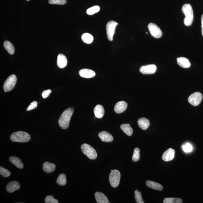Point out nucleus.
<instances>
[{
  "mask_svg": "<svg viewBox=\"0 0 203 203\" xmlns=\"http://www.w3.org/2000/svg\"><path fill=\"white\" fill-rule=\"evenodd\" d=\"M73 112V108L70 107L64 111L61 115L59 119L58 123L59 126L62 129L66 130L68 128Z\"/></svg>",
  "mask_w": 203,
  "mask_h": 203,
  "instance_id": "obj_1",
  "label": "nucleus"
},
{
  "mask_svg": "<svg viewBox=\"0 0 203 203\" xmlns=\"http://www.w3.org/2000/svg\"><path fill=\"white\" fill-rule=\"evenodd\" d=\"M182 10L183 14L185 16L184 21L185 25L190 26L192 24L194 18L192 6L190 4H185L182 6Z\"/></svg>",
  "mask_w": 203,
  "mask_h": 203,
  "instance_id": "obj_2",
  "label": "nucleus"
},
{
  "mask_svg": "<svg viewBox=\"0 0 203 203\" xmlns=\"http://www.w3.org/2000/svg\"><path fill=\"white\" fill-rule=\"evenodd\" d=\"M10 139L11 141L15 142L25 143L30 140L31 137L26 132L17 131L11 134Z\"/></svg>",
  "mask_w": 203,
  "mask_h": 203,
  "instance_id": "obj_3",
  "label": "nucleus"
},
{
  "mask_svg": "<svg viewBox=\"0 0 203 203\" xmlns=\"http://www.w3.org/2000/svg\"><path fill=\"white\" fill-rule=\"evenodd\" d=\"M81 149L82 152L90 160H95L97 157V153L95 150L87 144H83L81 146Z\"/></svg>",
  "mask_w": 203,
  "mask_h": 203,
  "instance_id": "obj_4",
  "label": "nucleus"
},
{
  "mask_svg": "<svg viewBox=\"0 0 203 203\" xmlns=\"http://www.w3.org/2000/svg\"><path fill=\"white\" fill-rule=\"evenodd\" d=\"M121 175L120 171L115 169L111 171L109 175V181L111 185L113 188H116L119 184Z\"/></svg>",
  "mask_w": 203,
  "mask_h": 203,
  "instance_id": "obj_5",
  "label": "nucleus"
},
{
  "mask_svg": "<svg viewBox=\"0 0 203 203\" xmlns=\"http://www.w3.org/2000/svg\"><path fill=\"white\" fill-rule=\"evenodd\" d=\"M17 81V77L14 74L8 77L4 82V91L7 92L12 90L16 85Z\"/></svg>",
  "mask_w": 203,
  "mask_h": 203,
  "instance_id": "obj_6",
  "label": "nucleus"
},
{
  "mask_svg": "<svg viewBox=\"0 0 203 203\" xmlns=\"http://www.w3.org/2000/svg\"><path fill=\"white\" fill-rule=\"evenodd\" d=\"M118 24V23L114 21H110L107 23L106 26L107 36L110 41L113 40L115 28Z\"/></svg>",
  "mask_w": 203,
  "mask_h": 203,
  "instance_id": "obj_7",
  "label": "nucleus"
},
{
  "mask_svg": "<svg viewBox=\"0 0 203 203\" xmlns=\"http://www.w3.org/2000/svg\"><path fill=\"white\" fill-rule=\"evenodd\" d=\"M148 28L150 34L155 38H160L162 36V32L160 28L154 23H150L148 24Z\"/></svg>",
  "mask_w": 203,
  "mask_h": 203,
  "instance_id": "obj_8",
  "label": "nucleus"
},
{
  "mask_svg": "<svg viewBox=\"0 0 203 203\" xmlns=\"http://www.w3.org/2000/svg\"><path fill=\"white\" fill-rule=\"evenodd\" d=\"M202 94L199 92H196L191 94L188 98V101L191 105L197 106L201 103L202 100Z\"/></svg>",
  "mask_w": 203,
  "mask_h": 203,
  "instance_id": "obj_9",
  "label": "nucleus"
},
{
  "mask_svg": "<svg viewBox=\"0 0 203 203\" xmlns=\"http://www.w3.org/2000/svg\"><path fill=\"white\" fill-rule=\"evenodd\" d=\"M156 70V66L155 64L143 66L140 69V71L144 75H150L154 73Z\"/></svg>",
  "mask_w": 203,
  "mask_h": 203,
  "instance_id": "obj_10",
  "label": "nucleus"
},
{
  "mask_svg": "<svg viewBox=\"0 0 203 203\" xmlns=\"http://www.w3.org/2000/svg\"><path fill=\"white\" fill-rule=\"evenodd\" d=\"M175 151L172 148H170L163 153L162 158L163 161L167 162L172 160L175 156Z\"/></svg>",
  "mask_w": 203,
  "mask_h": 203,
  "instance_id": "obj_11",
  "label": "nucleus"
},
{
  "mask_svg": "<svg viewBox=\"0 0 203 203\" xmlns=\"http://www.w3.org/2000/svg\"><path fill=\"white\" fill-rule=\"evenodd\" d=\"M128 104L123 101H119L115 104L114 110L115 113L120 114L123 113L126 110Z\"/></svg>",
  "mask_w": 203,
  "mask_h": 203,
  "instance_id": "obj_12",
  "label": "nucleus"
},
{
  "mask_svg": "<svg viewBox=\"0 0 203 203\" xmlns=\"http://www.w3.org/2000/svg\"><path fill=\"white\" fill-rule=\"evenodd\" d=\"M79 74L81 77L86 78H92L96 75L95 72L94 71L87 69H82L80 70Z\"/></svg>",
  "mask_w": 203,
  "mask_h": 203,
  "instance_id": "obj_13",
  "label": "nucleus"
},
{
  "mask_svg": "<svg viewBox=\"0 0 203 203\" xmlns=\"http://www.w3.org/2000/svg\"><path fill=\"white\" fill-rule=\"evenodd\" d=\"M20 188V185L17 181H11L6 186V190L9 193H12L19 190Z\"/></svg>",
  "mask_w": 203,
  "mask_h": 203,
  "instance_id": "obj_14",
  "label": "nucleus"
},
{
  "mask_svg": "<svg viewBox=\"0 0 203 203\" xmlns=\"http://www.w3.org/2000/svg\"><path fill=\"white\" fill-rule=\"evenodd\" d=\"M98 136L102 141L105 142H111L113 140V136L108 132L103 131L99 133Z\"/></svg>",
  "mask_w": 203,
  "mask_h": 203,
  "instance_id": "obj_15",
  "label": "nucleus"
},
{
  "mask_svg": "<svg viewBox=\"0 0 203 203\" xmlns=\"http://www.w3.org/2000/svg\"><path fill=\"white\" fill-rule=\"evenodd\" d=\"M67 60L66 56L62 54H59L58 56L57 65L60 68L62 69L66 66Z\"/></svg>",
  "mask_w": 203,
  "mask_h": 203,
  "instance_id": "obj_16",
  "label": "nucleus"
},
{
  "mask_svg": "<svg viewBox=\"0 0 203 203\" xmlns=\"http://www.w3.org/2000/svg\"><path fill=\"white\" fill-rule=\"evenodd\" d=\"M94 113L96 118H102L105 113L104 109L102 105H97L94 108Z\"/></svg>",
  "mask_w": 203,
  "mask_h": 203,
  "instance_id": "obj_17",
  "label": "nucleus"
},
{
  "mask_svg": "<svg viewBox=\"0 0 203 203\" xmlns=\"http://www.w3.org/2000/svg\"><path fill=\"white\" fill-rule=\"evenodd\" d=\"M95 197L97 203H108V198L103 193L96 192L95 194Z\"/></svg>",
  "mask_w": 203,
  "mask_h": 203,
  "instance_id": "obj_18",
  "label": "nucleus"
},
{
  "mask_svg": "<svg viewBox=\"0 0 203 203\" xmlns=\"http://www.w3.org/2000/svg\"><path fill=\"white\" fill-rule=\"evenodd\" d=\"M43 169L44 171L49 174L55 171L56 166L53 163L46 162L43 164Z\"/></svg>",
  "mask_w": 203,
  "mask_h": 203,
  "instance_id": "obj_19",
  "label": "nucleus"
},
{
  "mask_svg": "<svg viewBox=\"0 0 203 203\" xmlns=\"http://www.w3.org/2000/svg\"><path fill=\"white\" fill-rule=\"evenodd\" d=\"M177 63L179 66L184 68L190 67L191 64L189 59L185 57H179L177 58Z\"/></svg>",
  "mask_w": 203,
  "mask_h": 203,
  "instance_id": "obj_20",
  "label": "nucleus"
},
{
  "mask_svg": "<svg viewBox=\"0 0 203 203\" xmlns=\"http://www.w3.org/2000/svg\"><path fill=\"white\" fill-rule=\"evenodd\" d=\"M138 124L142 130H145L147 129L149 127L150 123L147 118H142L138 120Z\"/></svg>",
  "mask_w": 203,
  "mask_h": 203,
  "instance_id": "obj_21",
  "label": "nucleus"
},
{
  "mask_svg": "<svg viewBox=\"0 0 203 203\" xmlns=\"http://www.w3.org/2000/svg\"><path fill=\"white\" fill-rule=\"evenodd\" d=\"M146 185L148 187L156 190L161 191L163 189V186L161 184L152 181H146Z\"/></svg>",
  "mask_w": 203,
  "mask_h": 203,
  "instance_id": "obj_22",
  "label": "nucleus"
},
{
  "mask_svg": "<svg viewBox=\"0 0 203 203\" xmlns=\"http://www.w3.org/2000/svg\"><path fill=\"white\" fill-rule=\"evenodd\" d=\"M9 161L15 166L16 167L20 169H22L24 168V164L19 158L17 157L12 156L10 157L9 159Z\"/></svg>",
  "mask_w": 203,
  "mask_h": 203,
  "instance_id": "obj_23",
  "label": "nucleus"
},
{
  "mask_svg": "<svg viewBox=\"0 0 203 203\" xmlns=\"http://www.w3.org/2000/svg\"><path fill=\"white\" fill-rule=\"evenodd\" d=\"M120 128L124 133L129 136H131L133 134V131L129 124H123L120 126Z\"/></svg>",
  "mask_w": 203,
  "mask_h": 203,
  "instance_id": "obj_24",
  "label": "nucleus"
},
{
  "mask_svg": "<svg viewBox=\"0 0 203 203\" xmlns=\"http://www.w3.org/2000/svg\"><path fill=\"white\" fill-rule=\"evenodd\" d=\"M4 46L5 49L7 51L9 54L11 55H13V54H14L15 49L12 43L9 41H6L4 42Z\"/></svg>",
  "mask_w": 203,
  "mask_h": 203,
  "instance_id": "obj_25",
  "label": "nucleus"
},
{
  "mask_svg": "<svg viewBox=\"0 0 203 203\" xmlns=\"http://www.w3.org/2000/svg\"><path fill=\"white\" fill-rule=\"evenodd\" d=\"M81 39L84 43L87 44H90L93 41V36L89 33H85L82 35Z\"/></svg>",
  "mask_w": 203,
  "mask_h": 203,
  "instance_id": "obj_26",
  "label": "nucleus"
},
{
  "mask_svg": "<svg viewBox=\"0 0 203 203\" xmlns=\"http://www.w3.org/2000/svg\"><path fill=\"white\" fill-rule=\"evenodd\" d=\"M57 184L60 186H65L67 183L66 177L64 174H61L58 176L57 181Z\"/></svg>",
  "mask_w": 203,
  "mask_h": 203,
  "instance_id": "obj_27",
  "label": "nucleus"
},
{
  "mask_svg": "<svg viewBox=\"0 0 203 203\" xmlns=\"http://www.w3.org/2000/svg\"><path fill=\"white\" fill-rule=\"evenodd\" d=\"M164 203H182V200L179 198H166L163 201Z\"/></svg>",
  "mask_w": 203,
  "mask_h": 203,
  "instance_id": "obj_28",
  "label": "nucleus"
},
{
  "mask_svg": "<svg viewBox=\"0 0 203 203\" xmlns=\"http://www.w3.org/2000/svg\"><path fill=\"white\" fill-rule=\"evenodd\" d=\"M140 158V150L139 148H136L134 149L132 158V160L134 162L139 161Z\"/></svg>",
  "mask_w": 203,
  "mask_h": 203,
  "instance_id": "obj_29",
  "label": "nucleus"
},
{
  "mask_svg": "<svg viewBox=\"0 0 203 203\" xmlns=\"http://www.w3.org/2000/svg\"><path fill=\"white\" fill-rule=\"evenodd\" d=\"M100 6H94L93 7L89 8V9H87V13L89 15H92L100 11Z\"/></svg>",
  "mask_w": 203,
  "mask_h": 203,
  "instance_id": "obj_30",
  "label": "nucleus"
},
{
  "mask_svg": "<svg viewBox=\"0 0 203 203\" xmlns=\"http://www.w3.org/2000/svg\"><path fill=\"white\" fill-rule=\"evenodd\" d=\"M135 198L136 202L137 203H144L141 195V192L137 190L134 192Z\"/></svg>",
  "mask_w": 203,
  "mask_h": 203,
  "instance_id": "obj_31",
  "label": "nucleus"
},
{
  "mask_svg": "<svg viewBox=\"0 0 203 203\" xmlns=\"http://www.w3.org/2000/svg\"><path fill=\"white\" fill-rule=\"evenodd\" d=\"M0 174L4 178L9 177L11 175V173L8 170L2 167H0Z\"/></svg>",
  "mask_w": 203,
  "mask_h": 203,
  "instance_id": "obj_32",
  "label": "nucleus"
},
{
  "mask_svg": "<svg viewBox=\"0 0 203 203\" xmlns=\"http://www.w3.org/2000/svg\"><path fill=\"white\" fill-rule=\"evenodd\" d=\"M67 2L66 0H49V4H57L64 5Z\"/></svg>",
  "mask_w": 203,
  "mask_h": 203,
  "instance_id": "obj_33",
  "label": "nucleus"
},
{
  "mask_svg": "<svg viewBox=\"0 0 203 203\" xmlns=\"http://www.w3.org/2000/svg\"><path fill=\"white\" fill-rule=\"evenodd\" d=\"M182 147L183 151L186 153L191 152L193 149L192 145L189 143H186V144L183 145Z\"/></svg>",
  "mask_w": 203,
  "mask_h": 203,
  "instance_id": "obj_34",
  "label": "nucleus"
},
{
  "mask_svg": "<svg viewBox=\"0 0 203 203\" xmlns=\"http://www.w3.org/2000/svg\"><path fill=\"white\" fill-rule=\"evenodd\" d=\"M46 203H58V201L57 200L54 199L52 196H48L45 199Z\"/></svg>",
  "mask_w": 203,
  "mask_h": 203,
  "instance_id": "obj_35",
  "label": "nucleus"
},
{
  "mask_svg": "<svg viewBox=\"0 0 203 203\" xmlns=\"http://www.w3.org/2000/svg\"><path fill=\"white\" fill-rule=\"evenodd\" d=\"M37 102L36 101H34L30 104V105L28 107L26 110H27V111H29L34 110V109L37 108Z\"/></svg>",
  "mask_w": 203,
  "mask_h": 203,
  "instance_id": "obj_36",
  "label": "nucleus"
},
{
  "mask_svg": "<svg viewBox=\"0 0 203 203\" xmlns=\"http://www.w3.org/2000/svg\"><path fill=\"white\" fill-rule=\"evenodd\" d=\"M51 93V90L50 89L43 91L42 93V96L44 99L47 98Z\"/></svg>",
  "mask_w": 203,
  "mask_h": 203,
  "instance_id": "obj_37",
  "label": "nucleus"
},
{
  "mask_svg": "<svg viewBox=\"0 0 203 203\" xmlns=\"http://www.w3.org/2000/svg\"><path fill=\"white\" fill-rule=\"evenodd\" d=\"M201 24H202V29H203V14L201 17Z\"/></svg>",
  "mask_w": 203,
  "mask_h": 203,
  "instance_id": "obj_38",
  "label": "nucleus"
},
{
  "mask_svg": "<svg viewBox=\"0 0 203 203\" xmlns=\"http://www.w3.org/2000/svg\"><path fill=\"white\" fill-rule=\"evenodd\" d=\"M202 33L203 36V29H202Z\"/></svg>",
  "mask_w": 203,
  "mask_h": 203,
  "instance_id": "obj_39",
  "label": "nucleus"
},
{
  "mask_svg": "<svg viewBox=\"0 0 203 203\" xmlns=\"http://www.w3.org/2000/svg\"><path fill=\"white\" fill-rule=\"evenodd\" d=\"M26 1H30V0H26Z\"/></svg>",
  "mask_w": 203,
  "mask_h": 203,
  "instance_id": "obj_40",
  "label": "nucleus"
},
{
  "mask_svg": "<svg viewBox=\"0 0 203 203\" xmlns=\"http://www.w3.org/2000/svg\"><path fill=\"white\" fill-rule=\"evenodd\" d=\"M113 169H111V171H113Z\"/></svg>",
  "mask_w": 203,
  "mask_h": 203,
  "instance_id": "obj_41",
  "label": "nucleus"
}]
</instances>
